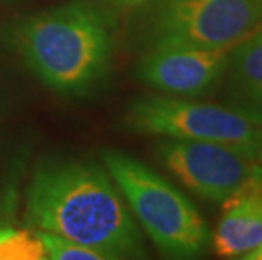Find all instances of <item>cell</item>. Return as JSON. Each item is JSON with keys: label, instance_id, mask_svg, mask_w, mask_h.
I'll use <instances>...</instances> for the list:
<instances>
[{"label": "cell", "instance_id": "7a4b0ae2", "mask_svg": "<svg viewBox=\"0 0 262 260\" xmlns=\"http://www.w3.org/2000/svg\"><path fill=\"white\" fill-rule=\"evenodd\" d=\"M10 39L27 68L64 95H85L97 88L114 53L112 22L83 0L22 19Z\"/></svg>", "mask_w": 262, "mask_h": 260}, {"label": "cell", "instance_id": "9c48e42d", "mask_svg": "<svg viewBox=\"0 0 262 260\" xmlns=\"http://www.w3.org/2000/svg\"><path fill=\"white\" fill-rule=\"evenodd\" d=\"M227 71L232 107L262 124V24L230 49Z\"/></svg>", "mask_w": 262, "mask_h": 260}, {"label": "cell", "instance_id": "ba28073f", "mask_svg": "<svg viewBox=\"0 0 262 260\" xmlns=\"http://www.w3.org/2000/svg\"><path fill=\"white\" fill-rule=\"evenodd\" d=\"M262 242V166L222 203L211 245L222 258H241Z\"/></svg>", "mask_w": 262, "mask_h": 260}, {"label": "cell", "instance_id": "277c9868", "mask_svg": "<svg viewBox=\"0 0 262 260\" xmlns=\"http://www.w3.org/2000/svg\"><path fill=\"white\" fill-rule=\"evenodd\" d=\"M124 122L137 134L216 142L257 156L262 124L237 107L193 102L185 97H147L134 102Z\"/></svg>", "mask_w": 262, "mask_h": 260}, {"label": "cell", "instance_id": "7c38bea8", "mask_svg": "<svg viewBox=\"0 0 262 260\" xmlns=\"http://www.w3.org/2000/svg\"><path fill=\"white\" fill-rule=\"evenodd\" d=\"M119 7H139V5H144V4H149L152 0H108Z\"/></svg>", "mask_w": 262, "mask_h": 260}, {"label": "cell", "instance_id": "5b68a950", "mask_svg": "<svg viewBox=\"0 0 262 260\" xmlns=\"http://www.w3.org/2000/svg\"><path fill=\"white\" fill-rule=\"evenodd\" d=\"M152 2V44L232 49L262 24V0Z\"/></svg>", "mask_w": 262, "mask_h": 260}, {"label": "cell", "instance_id": "8992f818", "mask_svg": "<svg viewBox=\"0 0 262 260\" xmlns=\"http://www.w3.org/2000/svg\"><path fill=\"white\" fill-rule=\"evenodd\" d=\"M156 152L183 186L205 201L220 204L262 166L257 156L216 142L166 139Z\"/></svg>", "mask_w": 262, "mask_h": 260}, {"label": "cell", "instance_id": "6da1fadb", "mask_svg": "<svg viewBox=\"0 0 262 260\" xmlns=\"http://www.w3.org/2000/svg\"><path fill=\"white\" fill-rule=\"evenodd\" d=\"M32 226L98 252L103 258L144 257L141 231L110 174L92 162L46 160L26 193Z\"/></svg>", "mask_w": 262, "mask_h": 260}, {"label": "cell", "instance_id": "3957f363", "mask_svg": "<svg viewBox=\"0 0 262 260\" xmlns=\"http://www.w3.org/2000/svg\"><path fill=\"white\" fill-rule=\"evenodd\" d=\"M103 162L134 218L164 257L196 258L208 250V225L176 186L129 154L107 151Z\"/></svg>", "mask_w": 262, "mask_h": 260}, {"label": "cell", "instance_id": "52a82bcc", "mask_svg": "<svg viewBox=\"0 0 262 260\" xmlns=\"http://www.w3.org/2000/svg\"><path fill=\"white\" fill-rule=\"evenodd\" d=\"M230 49L152 44L137 75L150 88L171 97H200L227 71Z\"/></svg>", "mask_w": 262, "mask_h": 260}, {"label": "cell", "instance_id": "8fae6325", "mask_svg": "<svg viewBox=\"0 0 262 260\" xmlns=\"http://www.w3.org/2000/svg\"><path fill=\"white\" fill-rule=\"evenodd\" d=\"M46 258L51 260H105L98 252L49 231H37Z\"/></svg>", "mask_w": 262, "mask_h": 260}, {"label": "cell", "instance_id": "4fadbf2b", "mask_svg": "<svg viewBox=\"0 0 262 260\" xmlns=\"http://www.w3.org/2000/svg\"><path fill=\"white\" fill-rule=\"evenodd\" d=\"M241 258L242 260H262V242L259 243V245H255L252 250L244 253Z\"/></svg>", "mask_w": 262, "mask_h": 260}, {"label": "cell", "instance_id": "30bf717a", "mask_svg": "<svg viewBox=\"0 0 262 260\" xmlns=\"http://www.w3.org/2000/svg\"><path fill=\"white\" fill-rule=\"evenodd\" d=\"M46 258L37 233L27 230L0 228V260H42Z\"/></svg>", "mask_w": 262, "mask_h": 260}, {"label": "cell", "instance_id": "5bb4252c", "mask_svg": "<svg viewBox=\"0 0 262 260\" xmlns=\"http://www.w3.org/2000/svg\"><path fill=\"white\" fill-rule=\"evenodd\" d=\"M257 160L262 164V146H260V149H259V152H257Z\"/></svg>", "mask_w": 262, "mask_h": 260}]
</instances>
